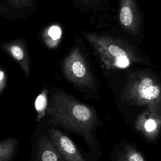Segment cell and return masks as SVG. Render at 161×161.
Instances as JSON below:
<instances>
[{"label": "cell", "mask_w": 161, "mask_h": 161, "mask_svg": "<svg viewBox=\"0 0 161 161\" xmlns=\"http://www.w3.org/2000/svg\"><path fill=\"white\" fill-rule=\"evenodd\" d=\"M119 21L125 31L133 35L139 33L142 19L136 0H120Z\"/></svg>", "instance_id": "obj_5"}, {"label": "cell", "mask_w": 161, "mask_h": 161, "mask_svg": "<svg viewBox=\"0 0 161 161\" xmlns=\"http://www.w3.org/2000/svg\"><path fill=\"white\" fill-rule=\"evenodd\" d=\"M7 11V9H4V8H2V7L0 6V12L3 13V12H5V11Z\"/></svg>", "instance_id": "obj_17"}, {"label": "cell", "mask_w": 161, "mask_h": 161, "mask_svg": "<svg viewBox=\"0 0 161 161\" xmlns=\"http://www.w3.org/2000/svg\"><path fill=\"white\" fill-rule=\"evenodd\" d=\"M47 106V92L46 89H43L36 97L35 101V108L38 114V120L45 115Z\"/></svg>", "instance_id": "obj_13"}, {"label": "cell", "mask_w": 161, "mask_h": 161, "mask_svg": "<svg viewBox=\"0 0 161 161\" xmlns=\"http://www.w3.org/2000/svg\"><path fill=\"white\" fill-rule=\"evenodd\" d=\"M116 161H146V160L134 145L126 143L119 150Z\"/></svg>", "instance_id": "obj_10"}, {"label": "cell", "mask_w": 161, "mask_h": 161, "mask_svg": "<svg viewBox=\"0 0 161 161\" xmlns=\"http://www.w3.org/2000/svg\"><path fill=\"white\" fill-rule=\"evenodd\" d=\"M62 70L65 78L76 87L84 89L94 88L93 75L78 47H74L65 57Z\"/></svg>", "instance_id": "obj_4"}, {"label": "cell", "mask_w": 161, "mask_h": 161, "mask_svg": "<svg viewBox=\"0 0 161 161\" xmlns=\"http://www.w3.org/2000/svg\"><path fill=\"white\" fill-rule=\"evenodd\" d=\"M78 2L82 3L83 4L86 5H90V6H94L99 4L101 0H76Z\"/></svg>", "instance_id": "obj_16"}, {"label": "cell", "mask_w": 161, "mask_h": 161, "mask_svg": "<svg viewBox=\"0 0 161 161\" xmlns=\"http://www.w3.org/2000/svg\"><path fill=\"white\" fill-rule=\"evenodd\" d=\"M62 36V30L58 25H53L43 32V37L45 44L49 48H55L59 43Z\"/></svg>", "instance_id": "obj_12"}, {"label": "cell", "mask_w": 161, "mask_h": 161, "mask_svg": "<svg viewBox=\"0 0 161 161\" xmlns=\"http://www.w3.org/2000/svg\"><path fill=\"white\" fill-rule=\"evenodd\" d=\"M121 101L137 107H145L152 114L161 118L160 86L150 71L130 73L121 91Z\"/></svg>", "instance_id": "obj_2"}, {"label": "cell", "mask_w": 161, "mask_h": 161, "mask_svg": "<svg viewBox=\"0 0 161 161\" xmlns=\"http://www.w3.org/2000/svg\"><path fill=\"white\" fill-rule=\"evenodd\" d=\"M18 141L9 137L0 142V161H10L14 155Z\"/></svg>", "instance_id": "obj_11"}, {"label": "cell", "mask_w": 161, "mask_h": 161, "mask_svg": "<svg viewBox=\"0 0 161 161\" xmlns=\"http://www.w3.org/2000/svg\"><path fill=\"white\" fill-rule=\"evenodd\" d=\"M161 118L145 110L137 118L135 126L147 138L154 140L160 130Z\"/></svg>", "instance_id": "obj_8"}, {"label": "cell", "mask_w": 161, "mask_h": 161, "mask_svg": "<svg viewBox=\"0 0 161 161\" xmlns=\"http://www.w3.org/2000/svg\"><path fill=\"white\" fill-rule=\"evenodd\" d=\"M12 7L14 8H21L30 6L33 0H8Z\"/></svg>", "instance_id": "obj_14"}, {"label": "cell", "mask_w": 161, "mask_h": 161, "mask_svg": "<svg viewBox=\"0 0 161 161\" xmlns=\"http://www.w3.org/2000/svg\"><path fill=\"white\" fill-rule=\"evenodd\" d=\"M47 135L65 161H87L77 150L73 141L60 130L49 129Z\"/></svg>", "instance_id": "obj_6"}, {"label": "cell", "mask_w": 161, "mask_h": 161, "mask_svg": "<svg viewBox=\"0 0 161 161\" xmlns=\"http://www.w3.org/2000/svg\"><path fill=\"white\" fill-rule=\"evenodd\" d=\"M83 35L106 69H126L143 60L134 48L124 40L93 32L86 31Z\"/></svg>", "instance_id": "obj_3"}, {"label": "cell", "mask_w": 161, "mask_h": 161, "mask_svg": "<svg viewBox=\"0 0 161 161\" xmlns=\"http://www.w3.org/2000/svg\"><path fill=\"white\" fill-rule=\"evenodd\" d=\"M35 161H65L54 147L47 134L40 137L36 143Z\"/></svg>", "instance_id": "obj_9"}, {"label": "cell", "mask_w": 161, "mask_h": 161, "mask_svg": "<svg viewBox=\"0 0 161 161\" xmlns=\"http://www.w3.org/2000/svg\"><path fill=\"white\" fill-rule=\"evenodd\" d=\"M1 48L10 55L20 65L26 77L30 71V59L25 42L21 40H16L3 43Z\"/></svg>", "instance_id": "obj_7"}, {"label": "cell", "mask_w": 161, "mask_h": 161, "mask_svg": "<svg viewBox=\"0 0 161 161\" xmlns=\"http://www.w3.org/2000/svg\"><path fill=\"white\" fill-rule=\"evenodd\" d=\"M7 82V75L5 71L0 68V94L4 91Z\"/></svg>", "instance_id": "obj_15"}, {"label": "cell", "mask_w": 161, "mask_h": 161, "mask_svg": "<svg viewBox=\"0 0 161 161\" xmlns=\"http://www.w3.org/2000/svg\"><path fill=\"white\" fill-rule=\"evenodd\" d=\"M46 113L48 123L80 135L89 147L94 146L98 118L95 109L61 89L52 91Z\"/></svg>", "instance_id": "obj_1"}]
</instances>
